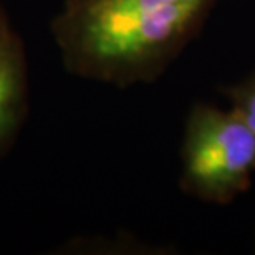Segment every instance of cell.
Listing matches in <instances>:
<instances>
[{"label":"cell","mask_w":255,"mask_h":255,"mask_svg":"<svg viewBox=\"0 0 255 255\" xmlns=\"http://www.w3.org/2000/svg\"><path fill=\"white\" fill-rule=\"evenodd\" d=\"M226 95L231 101V108L236 110L239 116L255 132V75L229 86Z\"/></svg>","instance_id":"277c9868"},{"label":"cell","mask_w":255,"mask_h":255,"mask_svg":"<svg viewBox=\"0 0 255 255\" xmlns=\"http://www.w3.org/2000/svg\"><path fill=\"white\" fill-rule=\"evenodd\" d=\"M181 189L212 204H229L252 184L255 132L236 110L194 105L182 139Z\"/></svg>","instance_id":"7a4b0ae2"},{"label":"cell","mask_w":255,"mask_h":255,"mask_svg":"<svg viewBox=\"0 0 255 255\" xmlns=\"http://www.w3.org/2000/svg\"><path fill=\"white\" fill-rule=\"evenodd\" d=\"M25 66L12 33L0 40V146L13 134L23 110Z\"/></svg>","instance_id":"3957f363"},{"label":"cell","mask_w":255,"mask_h":255,"mask_svg":"<svg viewBox=\"0 0 255 255\" xmlns=\"http://www.w3.org/2000/svg\"><path fill=\"white\" fill-rule=\"evenodd\" d=\"M7 33H8V30H7V27H5V23H3L2 17H0V40H2Z\"/></svg>","instance_id":"5b68a950"},{"label":"cell","mask_w":255,"mask_h":255,"mask_svg":"<svg viewBox=\"0 0 255 255\" xmlns=\"http://www.w3.org/2000/svg\"><path fill=\"white\" fill-rule=\"evenodd\" d=\"M216 2L66 0L52 30L70 73L125 88L164 73Z\"/></svg>","instance_id":"6da1fadb"}]
</instances>
